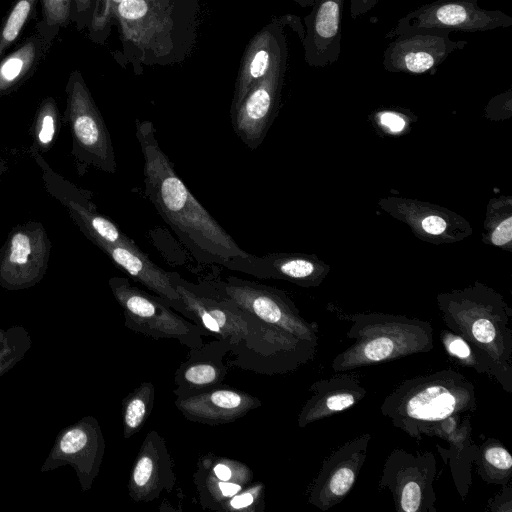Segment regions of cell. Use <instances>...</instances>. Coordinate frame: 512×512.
I'll list each match as a JSON object with an SVG mask.
<instances>
[{"instance_id":"6da1fadb","label":"cell","mask_w":512,"mask_h":512,"mask_svg":"<svg viewBox=\"0 0 512 512\" xmlns=\"http://www.w3.org/2000/svg\"><path fill=\"white\" fill-rule=\"evenodd\" d=\"M198 0H94L89 37L103 43L112 21L124 57L139 66L181 63L194 47Z\"/></svg>"},{"instance_id":"7a4b0ae2","label":"cell","mask_w":512,"mask_h":512,"mask_svg":"<svg viewBox=\"0 0 512 512\" xmlns=\"http://www.w3.org/2000/svg\"><path fill=\"white\" fill-rule=\"evenodd\" d=\"M135 134L144 159L145 195L181 242L203 262L223 264L248 252L193 196L162 150L151 121H135Z\"/></svg>"},{"instance_id":"3957f363","label":"cell","mask_w":512,"mask_h":512,"mask_svg":"<svg viewBox=\"0 0 512 512\" xmlns=\"http://www.w3.org/2000/svg\"><path fill=\"white\" fill-rule=\"evenodd\" d=\"M437 304L447 328L483 353L495 369V382L512 393V311L504 298L476 283L439 294Z\"/></svg>"},{"instance_id":"277c9868","label":"cell","mask_w":512,"mask_h":512,"mask_svg":"<svg viewBox=\"0 0 512 512\" xmlns=\"http://www.w3.org/2000/svg\"><path fill=\"white\" fill-rule=\"evenodd\" d=\"M476 407L474 384L447 368L402 381L384 398L380 411L395 428L420 441L434 423Z\"/></svg>"},{"instance_id":"5b68a950","label":"cell","mask_w":512,"mask_h":512,"mask_svg":"<svg viewBox=\"0 0 512 512\" xmlns=\"http://www.w3.org/2000/svg\"><path fill=\"white\" fill-rule=\"evenodd\" d=\"M345 317L352 323L346 336L354 342L332 360L336 373L427 353L434 347V329L429 321L380 312Z\"/></svg>"},{"instance_id":"8992f818","label":"cell","mask_w":512,"mask_h":512,"mask_svg":"<svg viewBox=\"0 0 512 512\" xmlns=\"http://www.w3.org/2000/svg\"><path fill=\"white\" fill-rule=\"evenodd\" d=\"M64 120L71 135V156L78 176L90 168L114 174L116 158L109 130L80 71L73 70L66 86Z\"/></svg>"},{"instance_id":"52a82bcc","label":"cell","mask_w":512,"mask_h":512,"mask_svg":"<svg viewBox=\"0 0 512 512\" xmlns=\"http://www.w3.org/2000/svg\"><path fill=\"white\" fill-rule=\"evenodd\" d=\"M108 283L128 329L154 339H175L189 349L204 345L203 336L208 332L178 315L161 297L132 286L123 277H112Z\"/></svg>"},{"instance_id":"ba28073f","label":"cell","mask_w":512,"mask_h":512,"mask_svg":"<svg viewBox=\"0 0 512 512\" xmlns=\"http://www.w3.org/2000/svg\"><path fill=\"white\" fill-rule=\"evenodd\" d=\"M219 286L220 297L230 299L263 323L318 346V324L305 320L283 291L233 276Z\"/></svg>"},{"instance_id":"9c48e42d","label":"cell","mask_w":512,"mask_h":512,"mask_svg":"<svg viewBox=\"0 0 512 512\" xmlns=\"http://www.w3.org/2000/svg\"><path fill=\"white\" fill-rule=\"evenodd\" d=\"M436 457L431 451L395 448L386 458L379 488L389 490L398 512H436Z\"/></svg>"},{"instance_id":"30bf717a","label":"cell","mask_w":512,"mask_h":512,"mask_svg":"<svg viewBox=\"0 0 512 512\" xmlns=\"http://www.w3.org/2000/svg\"><path fill=\"white\" fill-rule=\"evenodd\" d=\"M512 26V17L500 10L479 6L478 0H436L401 17L387 39L416 30L487 32Z\"/></svg>"},{"instance_id":"8fae6325","label":"cell","mask_w":512,"mask_h":512,"mask_svg":"<svg viewBox=\"0 0 512 512\" xmlns=\"http://www.w3.org/2000/svg\"><path fill=\"white\" fill-rule=\"evenodd\" d=\"M51 248L41 222L29 220L15 226L0 249V286L18 291L38 284L48 270Z\"/></svg>"},{"instance_id":"7c38bea8","label":"cell","mask_w":512,"mask_h":512,"mask_svg":"<svg viewBox=\"0 0 512 512\" xmlns=\"http://www.w3.org/2000/svg\"><path fill=\"white\" fill-rule=\"evenodd\" d=\"M29 152L41 170V178L47 193L60 202L72 221L95 246L101 243L132 246L136 243L123 233L109 218L100 213L89 191L79 188L57 172L33 147Z\"/></svg>"},{"instance_id":"4fadbf2b","label":"cell","mask_w":512,"mask_h":512,"mask_svg":"<svg viewBox=\"0 0 512 512\" xmlns=\"http://www.w3.org/2000/svg\"><path fill=\"white\" fill-rule=\"evenodd\" d=\"M104 452L105 440L99 422L93 416H84L58 433L40 471L70 465L81 489L88 491L99 474Z\"/></svg>"},{"instance_id":"5bb4252c","label":"cell","mask_w":512,"mask_h":512,"mask_svg":"<svg viewBox=\"0 0 512 512\" xmlns=\"http://www.w3.org/2000/svg\"><path fill=\"white\" fill-rule=\"evenodd\" d=\"M287 59L288 50L278 57L269 72L248 91L230 115L235 134L250 150L261 145L276 117Z\"/></svg>"},{"instance_id":"9a60e30c","label":"cell","mask_w":512,"mask_h":512,"mask_svg":"<svg viewBox=\"0 0 512 512\" xmlns=\"http://www.w3.org/2000/svg\"><path fill=\"white\" fill-rule=\"evenodd\" d=\"M448 31L423 29L391 39L383 53V67L389 72L406 74L433 73L467 41L453 40Z\"/></svg>"},{"instance_id":"2e32d148","label":"cell","mask_w":512,"mask_h":512,"mask_svg":"<svg viewBox=\"0 0 512 512\" xmlns=\"http://www.w3.org/2000/svg\"><path fill=\"white\" fill-rule=\"evenodd\" d=\"M371 434L366 432L334 450L325 458L308 494V503L327 511L352 490L367 458Z\"/></svg>"},{"instance_id":"e0dca14e","label":"cell","mask_w":512,"mask_h":512,"mask_svg":"<svg viewBox=\"0 0 512 512\" xmlns=\"http://www.w3.org/2000/svg\"><path fill=\"white\" fill-rule=\"evenodd\" d=\"M176 475L165 439L150 431L144 438L132 464L128 493L134 502H152L173 490Z\"/></svg>"},{"instance_id":"ac0fdd59","label":"cell","mask_w":512,"mask_h":512,"mask_svg":"<svg viewBox=\"0 0 512 512\" xmlns=\"http://www.w3.org/2000/svg\"><path fill=\"white\" fill-rule=\"evenodd\" d=\"M222 265L256 278L286 280L302 287L318 286L327 273V267L318 260L299 253H270L260 257L248 253Z\"/></svg>"},{"instance_id":"d6986e66","label":"cell","mask_w":512,"mask_h":512,"mask_svg":"<svg viewBox=\"0 0 512 512\" xmlns=\"http://www.w3.org/2000/svg\"><path fill=\"white\" fill-rule=\"evenodd\" d=\"M345 0H315L304 19L305 62L311 67L334 64L341 52V18Z\"/></svg>"},{"instance_id":"ffe728a7","label":"cell","mask_w":512,"mask_h":512,"mask_svg":"<svg viewBox=\"0 0 512 512\" xmlns=\"http://www.w3.org/2000/svg\"><path fill=\"white\" fill-rule=\"evenodd\" d=\"M193 479L201 507L216 511L253 482V471L243 462L208 453L199 458Z\"/></svg>"},{"instance_id":"44dd1931","label":"cell","mask_w":512,"mask_h":512,"mask_svg":"<svg viewBox=\"0 0 512 512\" xmlns=\"http://www.w3.org/2000/svg\"><path fill=\"white\" fill-rule=\"evenodd\" d=\"M176 408L189 421L210 426L232 423L261 406L259 398L238 389L218 387L185 398H176Z\"/></svg>"},{"instance_id":"7402d4cb","label":"cell","mask_w":512,"mask_h":512,"mask_svg":"<svg viewBox=\"0 0 512 512\" xmlns=\"http://www.w3.org/2000/svg\"><path fill=\"white\" fill-rule=\"evenodd\" d=\"M284 17L274 19L249 42L243 54L235 82L230 115L237 109L248 91L271 69L287 48Z\"/></svg>"},{"instance_id":"603a6c76","label":"cell","mask_w":512,"mask_h":512,"mask_svg":"<svg viewBox=\"0 0 512 512\" xmlns=\"http://www.w3.org/2000/svg\"><path fill=\"white\" fill-rule=\"evenodd\" d=\"M462 416L453 415L434 423L428 427L425 436L438 437L448 443V449L436 447L444 463L449 465L459 495L465 499L472 483L471 469L479 446L472 440L470 417Z\"/></svg>"},{"instance_id":"cb8c5ba5","label":"cell","mask_w":512,"mask_h":512,"mask_svg":"<svg viewBox=\"0 0 512 512\" xmlns=\"http://www.w3.org/2000/svg\"><path fill=\"white\" fill-rule=\"evenodd\" d=\"M233 347L224 340H215L196 349H190L187 359L174 374L176 398H185L222 386L228 374L223 357Z\"/></svg>"},{"instance_id":"d4e9b609","label":"cell","mask_w":512,"mask_h":512,"mask_svg":"<svg viewBox=\"0 0 512 512\" xmlns=\"http://www.w3.org/2000/svg\"><path fill=\"white\" fill-rule=\"evenodd\" d=\"M309 392L311 396L298 414L299 428H305L319 420L348 410L362 401L367 394L359 378L345 372L314 382Z\"/></svg>"},{"instance_id":"484cf974","label":"cell","mask_w":512,"mask_h":512,"mask_svg":"<svg viewBox=\"0 0 512 512\" xmlns=\"http://www.w3.org/2000/svg\"><path fill=\"white\" fill-rule=\"evenodd\" d=\"M60 27L42 19L12 52L0 59V97L17 91L36 72L56 40Z\"/></svg>"},{"instance_id":"4316f807","label":"cell","mask_w":512,"mask_h":512,"mask_svg":"<svg viewBox=\"0 0 512 512\" xmlns=\"http://www.w3.org/2000/svg\"><path fill=\"white\" fill-rule=\"evenodd\" d=\"M127 275L164 299L174 310L187 317L186 310L168 273L151 261L137 244L132 246L101 243L97 246Z\"/></svg>"},{"instance_id":"83f0119b","label":"cell","mask_w":512,"mask_h":512,"mask_svg":"<svg viewBox=\"0 0 512 512\" xmlns=\"http://www.w3.org/2000/svg\"><path fill=\"white\" fill-rule=\"evenodd\" d=\"M481 479L488 484L502 486L512 478V456L501 441L487 438L480 446L474 463Z\"/></svg>"},{"instance_id":"f1b7e54d","label":"cell","mask_w":512,"mask_h":512,"mask_svg":"<svg viewBox=\"0 0 512 512\" xmlns=\"http://www.w3.org/2000/svg\"><path fill=\"white\" fill-rule=\"evenodd\" d=\"M155 402L152 382H143L122 399L123 436L129 439L142 429Z\"/></svg>"},{"instance_id":"f546056e","label":"cell","mask_w":512,"mask_h":512,"mask_svg":"<svg viewBox=\"0 0 512 512\" xmlns=\"http://www.w3.org/2000/svg\"><path fill=\"white\" fill-rule=\"evenodd\" d=\"M441 342L446 354L460 366L485 374L496 381V372L490 360L477 348L449 329L442 330Z\"/></svg>"},{"instance_id":"4dcf8cb0","label":"cell","mask_w":512,"mask_h":512,"mask_svg":"<svg viewBox=\"0 0 512 512\" xmlns=\"http://www.w3.org/2000/svg\"><path fill=\"white\" fill-rule=\"evenodd\" d=\"M60 126V114L56 100L51 97H45L37 107L33 126L32 146L38 152H48L57 138Z\"/></svg>"},{"instance_id":"1f68e13d","label":"cell","mask_w":512,"mask_h":512,"mask_svg":"<svg viewBox=\"0 0 512 512\" xmlns=\"http://www.w3.org/2000/svg\"><path fill=\"white\" fill-rule=\"evenodd\" d=\"M31 347V336L23 326L0 328V378L20 362Z\"/></svg>"},{"instance_id":"d6a6232c","label":"cell","mask_w":512,"mask_h":512,"mask_svg":"<svg viewBox=\"0 0 512 512\" xmlns=\"http://www.w3.org/2000/svg\"><path fill=\"white\" fill-rule=\"evenodd\" d=\"M39 0H16L0 27V59L32 18Z\"/></svg>"},{"instance_id":"836d02e7","label":"cell","mask_w":512,"mask_h":512,"mask_svg":"<svg viewBox=\"0 0 512 512\" xmlns=\"http://www.w3.org/2000/svg\"><path fill=\"white\" fill-rule=\"evenodd\" d=\"M454 218H450L448 212H441L433 206L416 205V214L411 212L408 222L427 236L440 237L449 235V230L452 228L451 221H455Z\"/></svg>"},{"instance_id":"e575fe53","label":"cell","mask_w":512,"mask_h":512,"mask_svg":"<svg viewBox=\"0 0 512 512\" xmlns=\"http://www.w3.org/2000/svg\"><path fill=\"white\" fill-rule=\"evenodd\" d=\"M264 496V484L260 481H253L241 491L223 501L216 511L262 512L265 508Z\"/></svg>"},{"instance_id":"d590c367","label":"cell","mask_w":512,"mask_h":512,"mask_svg":"<svg viewBox=\"0 0 512 512\" xmlns=\"http://www.w3.org/2000/svg\"><path fill=\"white\" fill-rule=\"evenodd\" d=\"M42 20L48 25L66 27L71 21L73 0H41Z\"/></svg>"},{"instance_id":"8d00e7d4","label":"cell","mask_w":512,"mask_h":512,"mask_svg":"<svg viewBox=\"0 0 512 512\" xmlns=\"http://www.w3.org/2000/svg\"><path fill=\"white\" fill-rule=\"evenodd\" d=\"M491 244L499 247L510 245L512 239V217L510 210L496 216L491 220L488 228Z\"/></svg>"},{"instance_id":"74e56055","label":"cell","mask_w":512,"mask_h":512,"mask_svg":"<svg viewBox=\"0 0 512 512\" xmlns=\"http://www.w3.org/2000/svg\"><path fill=\"white\" fill-rule=\"evenodd\" d=\"M94 0H73L71 21L78 30L88 26L91 18Z\"/></svg>"},{"instance_id":"f35d334b","label":"cell","mask_w":512,"mask_h":512,"mask_svg":"<svg viewBox=\"0 0 512 512\" xmlns=\"http://www.w3.org/2000/svg\"><path fill=\"white\" fill-rule=\"evenodd\" d=\"M380 0H350V16L357 19L371 11Z\"/></svg>"},{"instance_id":"ab89813d","label":"cell","mask_w":512,"mask_h":512,"mask_svg":"<svg viewBox=\"0 0 512 512\" xmlns=\"http://www.w3.org/2000/svg\"><path fill=\"white\" fill-rule=\"evenodd\" d=\"M380 122L390 131L400 132L406 125L405 119L394 112H383L380 114Z\"/></svg>"},{"instance_id":"60d3db41","label":"cell","mask_w":512,"mask_h":512,"mask_svg":"<svg viewBox=\"0 0 512 512\" xmlns=\"http://www.w3.org/2000/svg\"><path fill=\"white\" fill-rule=\"evenodd\" d=\"M512 494H511V486L510 483L505 485V488L501 492V494L497 495L493 501L490 502L489 509L491 511H499L503 512L505 510V505L511 508L512 504Z\"/></svg>"},{"instance_id":"b9f144b4","label":"cell","mask_w":512,"mask_h":512,"mask_svg":"<svg viewBox=\"0 0 512 512\" xmlns=\"http://www.w3.org/2000/svg\"><path fill=\"white\" fill-rule=\"evenodd\" d=\"M303 8L312 7L315 0H293Z\"/></svg>"},{"instance_id":"7bdbcfd3","label":"cell","mask_w":512,"mask_h":512,"mask_svg":"<svg viewBox=\"0 0 512 512\" xmlns=\"http://www.w3.org/2000/svg\"><path fill=\"white\" fill-rule=\"evenodd\" d=\"M7 164L5 161L0 160V179L4 175V173L7 171Z\"/></svg>"}]
</instances>
